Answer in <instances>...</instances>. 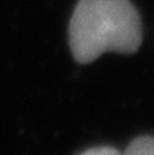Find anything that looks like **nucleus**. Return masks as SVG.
Here are the masks:
<instances>
[{"instance_id":"nucleus-1","label":"nucleus","mask_w":154,"mask_h":155,"mask_svg":"<svg viewBox=\"0 0 154 155\" xmlns=\"http://www.w3.org/2000/svg\"><path fill=\"white\" fill-rule=\"evenodd\" d=\"M142 44V22L129 0H80L69 22V47L79 63L105 52L134 53Z\"/></svg>"},{"instance_id":"nucleus-2","label":"nucleus","mask_w":154,"mask_h":155,"mask_svg":"<svg viewBox=\"0 0 154 155\" xmlns=\"http://www.w3.org/2000/svg\"><path fill=\"white\" fill-rule=\"evenodd\" d=\"M123 155H154V138L142 136L134 140L129 147L123 152Z\"/></svg>"},{"instance_id":"nucleus-3","label":"nucleus","mask_w":154,"mask_h":155,"mask_svg":"<svg viewBox=\"0 0 154 155\" xmlns=\"http://www.w3.org/2000/svg\"><path fill=\"white\" fill-rule=\"evenodd\" d=\"M80 155H123V152L116 150L113 147H107V146H102V147H93V149H88L84 153Z\"/></svg>"}]
</instances>
